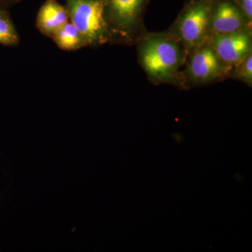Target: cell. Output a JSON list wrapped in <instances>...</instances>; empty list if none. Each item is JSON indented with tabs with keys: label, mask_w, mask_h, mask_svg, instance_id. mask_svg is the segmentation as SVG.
Masks as SVG:
<instances>
[{
	"label": "cell",
	"mask_w": 252,
	"mask_h": 252,
	"mask_svg": "<svg viewBox=\"0 0 252 252\" xmlns=\"http://www.w3.org/2000/svg\"><path fill=\"white\" fill-rule=\"evenodd\" d=\"M243 10L229 0L212 2L210 14V34H225L252 28Z\"/></svg>",
	"instance_id": "52a82bcc"
},
{
	"label": "cell",
	"mask_w": 252,
	"mask_h": 252,
	"mask_svg": "<svg viewBox=\"0 0 252 252\" xmlns=\"http://www.w3.org/2000/svg\"><path fill=\"white\" fill-rule=\"evenodd\" d=\"M248 21L252 23V0H236Z\"/></svg>",
	"instance_id": "7c38bea8"
},
{
	"label": "cell",
	"mask_w": 252,
	"mask_h": 252,
	"mask_svg": "<svg viewBox=\"0 0 252 252\" xmlns=\"http://www.w3.org/2000/svg\"><path fill=\"white\" fill-rule=\"evenodd\" d=\"M139 62L154 84H177L188 53L168 32H146L137 42Z\"/></svg>",
	"instance_id": "6da1fadb"
},
{
	"label": "cell",
	"mask_w": 252,
	"mask_h": 252,
	"mask_svg": "<svg viewBox=\"0 0 252 252\" xmlns=\"http://www.w3.org/2000/svg\"><path fill=\"white\" fill-rule=\"evenodd\" d=\"M228 78L242 81L249 86L252 85V53L232 68Z\"/></svg>",
	"instance_id": "8fae6325"
},
{
	"label": "cell",
	"mask_w": 252,
	"mask_h": 252,
	"mask_svg": "<svg viewBox=\"0 0 252 252\" xmlns=\"http://www.w3.org/2000/svg\"><path fill=\"white\" fill-rule=\"evenodd\" d=\"M52 37L56 45L64 51H75L87 46L80 32L69 21L56 31Z\"/></svg>",
	"instance_id": "9c48e42d"
},
{
	"label": "cell",
	"mask_w": 252,
	"mask_h": 252,
	"mask_svg": "<svg viewBox=\"0 0 252 252\" xmlns=\"http://www.w3.org/2000/svg\"><path fill=\"white\" fill-rule=\"evenodd\" d=\"M69 18L67 9L56 0H47L38 13L36 27L44 35L52 36Z\"/></svg>",
	"instance_id": "ba28073f"
},
{
	"label": "cell",
	"mask_w": 252,
	"mask_h": 252,
	"mask_svg": "<svg viewBox=\"0 0 252 252\" xmlns=\"http://www.w3.org/2000/svg\"><path fill=\"white\" fill-rule=\"evenodd\" d=\"M71 23L86 45L99 46L114 41L105 16L104 0H66Z\"/></svg>",
	"instance_id": "7a4b0ae2"
},
{
	"label": "cell",
	"mask_w": 252,
	"mask_h": 252,
	"mask_svg": "<svg viewBox=\"0 0 252 252\" xmlns=\"http://www.w3.org/2000/svg\"><path fill=\"white\" fill-rule=\"evenodd\" d=\"M19 42V36L16 28L7 14L0 11V44L16 46Z\"/></svg>",
	"instance_id": "30bf717a"
},
{
	"label": "cell",
	"mask_w": 252,
	"mask_h": 252,
	"mask_svg": "<svg viewBox=\"0 0 252 252\" xmlns=\"http://www.w3.org/2000/svg\"><path fill=\"white\" fill-rule=\"evenodd\" d=\"M185 64L176 85L186 89L223 81L231 70L219 59L208 39L189 53Z\"/></svg>",
	"instance_id": "3957f363"
},
{
	"label": "cell",
	"mask_w": 252,
	"mask_h": 252,
	"mask_svg": "<svg viewBox=\"0 0 252 252\" xmlns=\"http://www.w3.org/2000/svg\"><path fill=\"white\" fill-rule=\"evenodd\" d=\"M208 41L221 63L231 69L252 53V28L211 34Z\"/></svg>",
	"instance_id": "8992f818"
},
{
	"label": "cell",
	"mask_w": 252,
	"mask_h": 252,
	"mask_svg": "<svg viewBox=\"0 0 252 252\" xmlns=\"http://www.w3.org/2000/svg\"><path fill=\"white\" fill-rule=\"evenodd\" d=\"M105 16L114 41L134 44L145 33L142 13L144 0L104 1Z\"/></svg>",
	"instance_id": "5b68a950"
},
{
	"label": "cell",
	"mask_w": 252,
	"mask_h": 252,
	"mask_svg": "<svg viewBox=\"0 0 252 252\" xmlns=\"http://www.w3.org/2000/svg\"><path fill=\"white\" fill-rule=\"evenodd\" d=\"M212 5L210 0L193 1L183 10L167 31L188 54L210 36Z\"/></svg>",
	"instance_id": "277c9868"
}]
</instances>
